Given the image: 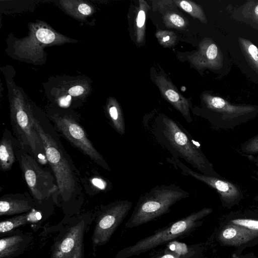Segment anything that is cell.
Wrapping results in <instances>:
<instances>
[{
	"label": "cell",
	"instance_id": "cell-1",
	"mask_svg": "<svg viewBox=\"0 0 258 258\" xmlns=\"http://www.w3.org/2000/svg\"><path fill=\"white\" fill-rule=\"evenodd\" d=\"M151 128L157 141L167 149L172 158L184 160L205 175L222 176L215 171L201 149L193 143L188 133L176 121L162 115Z\"/></svg>",
	"mask_w": 258,
	"mask_h": 258
},
{
	"label": "cell",
	"instance_id": "cell-2",
	"mask_svg": "<svg viewBox=\"0 0 258 258\" xmlns=\"http://www.w3.org/2000/svg\"><path fill=\"white\" fill-rule=\"evenodd\" d=\"M32 118L34 128L42 142L46 159L54 173L58 193L63 200L68 201L79 193L80 187L73 164L57 139Z\"/></svg>",
	"mask_w": 258,
	"mask_h": 258
},
{
	"label": "cell",
	"instance_id": "cell-3",
	"mask_svg": "<svg viewBox=\"0 0 258 258\" xmlns=\"http://www.w3.org/2000/svg\"><path fill=\"white\" fill-rule=\"evenodd\" d=\"M189 194L174 184L157 185L139 199L125 224L126 228L140 226L169 212L179 201Z\"/></svg>",
	"mask_w": 258,
	"mask_h": 258
},
{
	"label": "cell",
	"instance_id": "cell-4",
	"mask_svg": "<svg viewBox=\"0 0 258 258\" xmlns=\"http://www.w3.org/2000/svg\"><path fill=\"white\" fill-rule=\"evenodd\" d=\"M213 210L204 208L194 212L168 226L155 230L151 235L119 250L114 258H129L139 255L159 246L173 241L192 232L203 223L204 218Z\"/></svg>",
	"mask_w": 258,
	"mask_h": 258
},
{
	"label": "cell",
	"instance_id": "cell-5",
	"mask_svg": "<svg viewBox=\"0 0 258 258\" xmlns=\"http://www.w3.org/2000/svg\"><path fill=\"white\" fill-rule=\"evenodd\" d=\"M203 100L210 112L209 121L219 130L233 129L254 117L258 113L257 107L232 105L219 97L204 94Z\"/></svg>",
	"mask_w": 258,
	"mask_h": 258
},
{
	"label": "cell",
	"instance_id": "cell-6",
	"mask_svg": "<svg viewBox=\"0 0 258 258\" xmlns=\"http://www.w3.org/2000/svg\"><path fill=\"white\" fill-rule=\"evenodd\" d=\"M16 155L25 180L35 199L39 201L47 199L58 191L53 175L40 167L37 160L20 145L16 151Z\"/></svg>",
	"mask_w": 258,
	"mask_h": 258
},
{
	"label": "cell",
	"instance_id": "cell-7",
	"mask_svg": "<svg viewBox=\"0 0 258 258\" xmlns=\"http://www.w3.org/2000/svg\"><path fill=\"white\" fill-rule=\"evenodd\" d=\"M133 204L120 200L103 206L98 215L92 236L95 245L107 243L131 210Z\"/></svg>",
	"mask_w": 258,
	"mask_h": 258
},
{
	"label": "cell",
	"instance_id": "cell-8",
	"mask_svg": "<svg viewBox=\"0 0 258 258\" xmlns=\"http://www.w3.org/2000/svg\"><path fill=\"white\" fill-rule=\"evenodd\" d=\"M167 160L182 174L192 177L214 189L219 194L221 203L225 207H230L237 204L243 198V191L240 187L222 176H210L198 173L178 159L168 157Z\"/></svg>",
	"mask_w": 258,
	"mask_h": 258
},
{
	"label": "cell",
	"instance_id": "cell-9",
	"mask_svg": "<svg viewBox=\"0 0 258 258\" xmlns=\"http://www.w3.org/2000/svg\"><path fill=\"white\" fill-rule=\"evenodd\" d=\"M55 124L57 131L72 145L102 168L110 171L107 163L88 138L81 125L65 117L55 119Z\"/></svg>",
	"mask_w": 258,
	"mask_h": 258
},
{
	"label": "cell",
	"instance_id": "cell-10",
	"mask_svg": "<svg viewBox=\"0 0 258 258\" xmlns=\"http://www.w3.org/2000/svg\"><path fill=\"white\" fill-rule=\"evenodd\" d=\"M86 226L82 220L69 227L55 243L51 258H83Z\"/></svg>",
	"mask_w": 258,
	"mask_h": 258
},
{
	"label": "cell",
	"instance_id": "cell-11",
	"mask_svg": "<svg viewBox=\"0 0 258 258\" xmlns=\"http://www.w3.org/2000/svg\"><path fill=\"white\" fill-rule=\"evenodd\" d=\"M155 82L163 97L180 113L187 122L191 123V105L188 100L179 93L170 80L164 76H156Z\"/></svg>",
	"mask_w": 258,
	"mask_h": 258
},
{
	"label": "cell",
	"instance_id": "cell-12",
	"mask_svg": "<svg viewBox=\"0 0 258 258\" xmlns=\"http://www.w3.org/2000/svg\"><path fill=\"white\" fill-rule=\"evenodd\" d=\"M257 237V233L230 223L221 230L218 235L221 242L230 246H239Z\"/></svg>",
	"mask_w": 258,
	"mask_h": 258
},
{
	"label": "cell",
	"instance_id": "cell-13",
	"mask_svg": "<svg viewBox=\"0 0 258 258\" xmlns=\"http://www.w3.org/2000/svg\"><path fill=\"white\" fill-rule=\"evenodd\" d=\"M32 239L28 234L19 233L0 240V258H11L19 255Z\"/></svg>",
	"mask_w": 258,
	"mask_h": 258
},
{
	"label": "cell",
	"instance_id": "cell-14",
	"mask_svg": "<svg viewBox=\"0 0 258 258\" xmlns=\"http://www.w3.org/2000/svg\"><path fill=\"white\" fill-rule=\"evenodd\" d=\"M33 207L32 202L27 199L17 198L16 195H5L1 198L0 215L23 214L32 211Z\"/></svg>",
	"mask_w": 258,
	"mask_h": 258
},
{
	"label": "cell",
	"instance_id": "cell-15",
	"mask_svg": "<svg viewBox=\"0 0 258 258\" xmlns=\"http://www.w3.org/2000/svg\"><path fill=\"white\" fill-rule=\"evenodd\" d=\"M9 131L5 130L0 144V167L4 171L11 169L16 161V142Z\"/></svg>",
	"mask_w": 258,
	"mask_h": 258
},
{
	"label": "cell",
	"instance_id": "cell-16",
	"mask_svg": "<svg viewBox=\"0 0 258 258\" xmlns=\"http://www.w3.org/2000/svg\"><path fill=\"white\" fill-rule=\"evenodd\" d=\"M217 55L218 47L215 44L211 43L206 47L205 42L203 41L200 44L199 50L189 58L196 67L202 69L211 64Z\"/></svg>",
	"mask_w": 258,
	"mask_h": 258
},
{
	"label": "cell",
	"instance_id": "cell-17",
	"mask_svg": "<svg viewBox=\"0 0 258 258\" xmlns=\"http://www.w3.org/2000/svg\"><path fill=\"white\" fill-rule=\"evenodd\" d=\"M41 215L39 212L32 210L29 212L14 217L1 221L0 223V232L5 233L15 228L32 222H36L40 220Z\"/></svg>",
	"mask_w": 258,
	"mask_h": 258
},
{
	"label": "cell",
	"instance_id": "cell-18",
	"mask_svg": "<svg viewBox=\"0 0 258 258\" xmlns=\"http://www.w3.org/2000/svg\"><path fill=\"white\" fill-rule=\"evenodd\" d=\"M150 7L144 1H139V10L136 18L135 37L138 43L143 42L145 34L146 16Z\"/></svg>",
	"mask_w": 258,
	"mask_h": 258
},
{
	"label": "cell",
	"instance_id": "cell-19",
	"mask_svg": "<svg viewBox=\"0 0 258 258\" xmlns=\"http://www.w3.org/2000/svg\"><path fill=\"white\" fill-rule=\"evenodd\" d=\"M109 117L112 126L120 135L125 132V126L123 115L117 103H112L108 109Z\"/></svg>",
	"mask_w": 258,
	"mask_h": 258
},
{
	"label": "cell",
	"instance_id": "cell-20",
	"mask_svg": "<svg viewBox=\"0 0 258 258\" xmlns=\"http://www.w3.org/2000/svg\"><path fill=\"white\" fill-rule=\"evenodd\" d=\"M173 2L193 18L198 19L202 22H206L205 15L200 6L189 1H174Z\"/></svg>",
	"mask_w": 258,
	"mask_h": 258
},
{
	"label": "cell",
	"instance_id": "cell-21",
	"mask_svg": "<svg viewBox=\"0 0 258 258\" xmlns=\"http://www.w3.org/2000/svg\"><path fill=\"white\" fill-rule=\"evenodd\" d=\"M163 23L166 27L177 30L184 29L188 25V21L174 12H168L165 14Z\"/></svg>",
	"mask_w": 258,
	"mask_h": 258
},
{
	"label": "cell",
	"instance_id": "cell-22",
	"mask_svg": "<svg viewBox=\"0 0 258 258\" xmlns=\"http://www.w3.org/2000/svg\"><path fill=\"white\" fill-rule=\"evenodd\" d=\"M165 251L177 254L183 258H189L192 254L191 250L187 245L174 240L168 243Z\"/></svg>",
	"mask_w": 258,
	"mask_h": 258
},
{
	"label": "cell",
	"instance_id": "cell-23",
	"mask_svg": "<svg viewBox=\"0 0 258 258\" xmlns=\"http://www.w3.org/2000/svg\"><path fill=\"white\" fill-rule=\"evenodd\" d=\"M228 223L242 227L258 234V219L236 217L231 219Z\"/></svg>",
	"mask_w": 258,
	"mask_h": 258
},
{
	"label": "cell",
	"instance_id": "cell-24",
	"mask_svg": "<svg viewBox=\"0 0 258 258\" xmlns=\"http://www.w3.org/2000/svg\"><path fill=\"white\" fill-rule=\"evenodd\" d=\"M156 37L159 43L164 47L175 45L177 40V36L172 31L159 30L156 33Z\"/></svg>",
	"mask_w": 258,
	"mask_h": 258
},
{
	"label": "cell",
	"instance_id": "cell-25",
	"mask_svg": "<svg viewBox=\"0 0 258 258\" xmlns=\"http://www.w3.org/2000/svg\"><path fill=\"white\" fill-rule=\"evenodd\" d=\"M242 154L249 155L258 154V135L246 141L240 146Z\"/></svg>",
	"mask_w": 258,
	"mask_h": 258
},
{
	"label": "cell",
	"instance_id": "cell-26",
	"mask_svg": "<svg viewBox=\"0 0 258 258\" xmlns=\"http://www.w3.org/2000/svg\"><path fill=\"white\" fill-rule=\"evenodd\" d=\"M36 36L38 40L44 44H49L52 42L55 38V34L51 30L40 28L36 33Z\"/></svg>",
	"mask_w": 258,
	"mask_h": 258
},
{
	"label": "cell",
	"instance_id": "cell-27",
	"mask_svg": "<svg viewBox=\"0 0 258 258\" xmlns=\"http://www.w3.org/2000/svg\"><path fill=\"white\" fill-rule=\"evenodd\" d=\"M247 51L254 64L258 68V48L253 44H250L247 47Z\"/></svg>",
	"mask_w": 258,
	"mask_h": 258
},
{
	"label": "cell",
	"instance_id": "cell-28",
	"mask_svg": "<svg viewBox=\"0 0 258 258\" xmlns=\"http://www.w3.org/2000/svg\"><path fill=\"white\" fill-rule=\"evenodd\" d=\"M84 92V88L81 86H75L69 90V93L72 96H78L82 94Z\"/></svg>",
	"mask_w": 258,
	"mask_h": 258
},
{
	"label": "cell",
	"instance_id": "cell-29",
	"mask_svg": "<svg viewBox=\"0 0 258 258\" xmlns=\"http://www.w3.org/2000/svg\"><path fill=\"white\" fill-rule=\"evenodd\" d=\"M151 258H183L173 253L164 251L163 253L158 254Z\"/></svg>",
	"mask_w": 258,
	"mask_h": 258
},
{
	"label": "cell",
	"instance_id": "cell-30",
	"mask_svg": "<svg viewBox=\"0 0 258 258\" xmlns=\"http://www.w3.org/2000/svg\"><path fill=\"white\" fill-rule=\"evenodd\" d=\"M79 11L83 15H88L91 12L90 7L85 4H81L78 7Z\"/></svg>",
	"mask_w": 258,
	"mask_h": 258
},
{
	"label": "cell",
	"instance_id": "cell-31",
	"mask_svg": "<svg viewBox=\"0 0 258 258\" xmlns=\"http://www.w3.org/2000/svg\"><path fill=\"white\" fill-rule=\"evenodd\" d=\"M71 100V97L70 95H68L66 97H63L60 99L59 103L60 106H66L69 105Z\"/></svg>",
	"mask_w": 258,
	"mask_h": 258
},
{
	"label": "cell",
	"instance_id": "cell-32",
	"mask_svg": "<svg viewBox=\"0 0 258 258\" xmlns=\"http://www.w3.org/2000/svg\"><path fill=\"white\" fill-rule=\"evenodd\" d=\"M253 173L255 175L251 176V177L258 181V170L254 171Z\"/></svg>",
	"mask_w": 258,
	"mask_h": 258
},
{
	"label": "cell",
	"instance_id": "cell-33",
	"mask_svg": "<svg viewBox=\"0 0 258 258\" xmlns=\"http://www.w3.org/2000/svg\"><path fill=\"white\" fill-rule=\"evenodd\" d=\"M254 12L255 14L258 16V5L255 7Z\"/></svg>",
	"mask_w": 258,
	"mask_h": 258
},
{
	"label": "cell",
	"instance_id": "cell-34",
	"mask_svg": "<svg viewBox=\"0 0 258 258\" xmlns=\"http://www.w3.org/2000/svg\"><path fill=\"white\" fill-rule=\"evenodd\" d=\"M255 200L256 201L258 202V195L254 197Z\"/></svg>",
	"mask_w": 258,
	"mask_h": 258
}]
</instances>
